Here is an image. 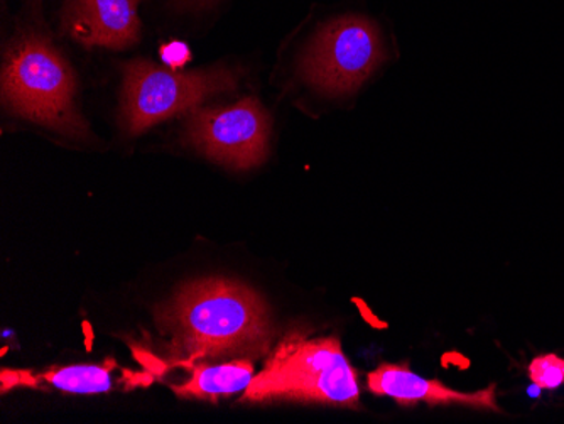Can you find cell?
<instances>
[{"instance_id": "1", "label": "cell", "mask_w": 564, "mask_h": 424, "mask_svg": "<svg viewBox=\"0 0 564 424\" xmlns=\"http://www.w3.org/2000/svg\"><path fill=\"white\" fill-rule=\"evenodd\" d=\"M177 366L227 357H261L272 340L268 305L256 291L230 280L196 281L158 312Z\"/></svg>"}, {"instance_id": "7", "label": "cell", "mask_w": 564, "mask_h": 424, "mask_svg": "<svg viewBox=\"0 0 564 424\" xmlns=\"http://www.w3.org/2000/svg\"><path fill=\"white\" fill-rule=\"evenodd\" d=\"M139 0H66L63 26L85 46L123 50L138 43Z\"/></svg>"}, {"instance_id": "11", "label": "cell", "mask_w": 564, "mask_h": 424, "mask_svg": "<svg viewBox=\"0 0 564 424\" xmlns=\"http://www.w3.org/2000/svg\"><path fill=\"white\" fill-rule=\"evenodd\" d=\"M528 372L532 384L540 389H546V391H553L564 384V359L554 354L535 357L529 363Z\"/></svg>"}, {"instance_id": "9", "label": "cell", "mask_w": 564, "mask_h": 424, "mask_svg": "<svg viewBox=\"0 0 564 424\" xmlns=\"http://www.w3.org/2000/svg\"><path fill=\"white\" fill-rule=\"evenodd\" d=\"M188 369L192 370L189 381L171 388L180 398L217 399L237 394L246 391L253 378L252 360L246 357L218 366L199 362Z\"/></svg>"}, {"instance_id": "10", "label": "cell", "mask_w": 564, "mask_h": 424, "mask_svg": "<svg viewBox=\"0 0 564 424\" xmlns=\"http://www.w3.org/2000/svg\"><path fill=\"white\" fill-rule=\"evenodd\" d=\"M116 367L112 359L101 366L59 367V369L46 370L43 373V379L65 392L98 394V392H109L112 389L110 373Z\"/></svg>"}, {"instance_id": "3", "label": "cell", "mask_w": 564, "mask_h": 424, "mask_svg": "<svg viewBox=\"0 0 564 424\" xmlns=\"http://www.w3.org/2000/svg\"><path fill=\"white\" fill-rule=\"evenodd\" d=\"M76 77L65 56L41 31H21L2 65V104L12 116L72 139H88L76 107Z\"/></svg>"}, {"instance_id": "14", "label": "cell", "mask_w": 564, "mask_h": 424, "mask_svg": "<svg viewBox=\"0 0 564 424\" xmlns=\"http://www.w3.org/2000/svg\"><path fill=\"white\" fill-rule=\"evenodd\" d=\"M132 350H134L135 359H138L142 366L148 367L151 372L163 373L164 370H166V366H164L160 359H156V357L152 356L151 352L144 350V348L132 347Z\"/></svg>"}, {"instance_id": "6", "label": "cell", "mask_w": 564, "mask_h": 424, "mask_svg": "<svg viewBox=\"0 0 564 424\" xmlns=\"http://www.w3.org/2000/svg\"><path fill=\"white\" fill-rule=\"evenodd\" d=\"M271 117L258 98L234 106L193 109L185 123V141L199 154L232 170L261 166L269 154Z\"/></svg>"}, {"instance_id": "4", "label": "cell", "mask_w": 564, "mask_h": 424, "mask_svg": "<svg viewBox=\"0 0 564 424\" xmlns=\"http://www.w3.org/2000/svg\"><path fill=\"white\" fill-rule=\"evenodd\" d=\"M237 73L228 66L177 72L144 59L123 66L120 123L138 135L152 126L192 112L214 95L236 90Z\"/></svg>"}, {"instance_id": "15", "label": "cell", "mask_w": 564, "mask_h": 424, "mask_svg": "<svg viewBox=\"0 0 564 424\" xmlns=\"http://www.w3.org/2000/svg\"><path fill=\"white\" fill-rule=\"evenodd\" d=\"M186 2H189V4L205 6V4H212V2H214V0H186Z\"/></svg>"}, {"instance_id": "2", "label": "cell", "mask_w": 564, "mask_h": 424, "mask_svg": "<svg viewBox=\"0 0 564 424\" xmlns=\"http://www.w3.org/2000/svg\"><path fill=\"white\" fill-rule=\"evenodd\" d=\"M242 403L297 401L326 406H360L358 373L337 337H310L290 330L279 340L264 369L253 376Z\"/></svg>"}, {"instance_id": "5", "label": "cell", "mask_w": 564, "mask_h": 424, "mask_svg": "<svg viewBox=\"0 0 564 424\" xmlns=\"http://www.w3.org/2000/svg\"><path fill=\"white\" fill-rule=\"evenodd\" d=\"M388 58L379 24L367 14H341L318 28L301 55L297 75L318 94L341 97L362 87Z\"/></svg>"}, {"instance_id": "13", "label": "cell", "mask_w": 564, "mask_h": 424, "mask_svg": "<svg viewBox=\"0 0 564 424\" xmlns=\"http://www.w3.org/2000/svg\"><path fill=\"white\" fill-rule=\"evenodd\" d=\"M163 58L170 63L173 68L185 65L189 59L188 47L182 43H171L163 47Z\"/></svg>"}, {"instance_id": "12", "label": "cell", "mask_w": 564, "mask_h": 424, "mask_svg": "<svg viewBox=\"0 0 564 424\" xmlns=\"http://www.w3.org/2000/svg\"><path fill=\"white\" fill-rule=\"evenodd\" d=\"M37 378H34L30 370H2L0 373V391L2 394L9 391V389L18 388V385H30V388H36Z\"/></svg>"}, {"instance_id": "8", "label": "cell", "mask_w": 564, "mask_h": 424, "mask_svg": "<svg viewBox=\"0 0 564 424\" xmlns=\"http://www.w3.org/2000/svg\"><path fill=\"white\" fill-rule=\"evenodd\" d=\"M369 391L377 395H389L401 406L416 403L464 404L475 410L500 411L496 399V384L477 392H459L446 388L443 382L420 378L405 363H382L369 373Z\"/></svg>"}]
</instances>
